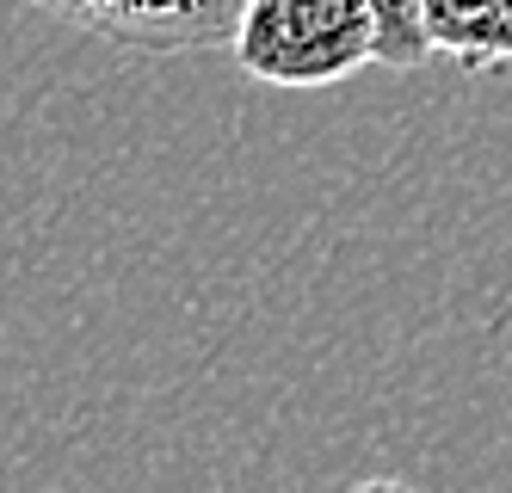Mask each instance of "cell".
Here are the masks:
<instances>
[{
  "mask_svg": "<svg viewBox=\"0 0 512 493\" xmlns=\"http://www.w3.org/2000/svg\"><path fill=\"white\" fill-rule=\"evenodd\" d=\"M229 56L260 87L327 93L383 56V25L371 0H247Z\"/></svg>",
  "mask_w": 512,
  "mask_h": 493,
  "instance_id": "cell-1",
  "label": "cell"
},
{
  "mask_svg": "<svg viewBox=\"0 0 512 493\" xmlns=\"http://www.w3.org/2000/svg\"><path fill=\"white\" fill-rule=\"evenodd\" d=\"M31 7L75 31H93L118 50L186 56L229 44L247 0H31Z\"/></svg>",
  "mask_w": 512,
  "mask_h": 493,
  "instance_id": "cell-2",
  "label": "cell"
},
{
  "mask_svg": "<svg viewBox=\"0 0 512 493\" xmlns=\"http://www.w3.org/2000/svg\"><path fill=\"white\" fill-rule=\"evenodd\" d=\"M432 56L457 68H500L512 62V0H420Z\"/></svg>",
  "mask_w": 512,
  "mask_h": 493,
  "instance_id": "cell-3",
  "label": "cell"
},
{
  "mask_svg": "<svg viewBox=\"0 0 512 493\" xmlns=\"http://www.w3.org/2000/svg\"><path fill=\"white\" fill-rule=\"evenodd\" d=\"M377 25H383V68H426L432 62V37H426V7L420 0H371Z\"/></svg>",
  "mask_w": 512,
  "mask_h": 493,
  "instance_id": "cell-4",
  "label": "cell"
},
{
  "mask_svg": "<svg viewBox=\"0 0 512 493\" xmlns=\"http://www.w3.org/2000/svg\"><path fill=\"white\" fill-rule=\"evenodd\" d=\"M352 493H414L408 481H389V475H377V481H358Z\"/></svg>",
  "mask_w": 512,
  "mask_h": 493,
  "instance_id": "cell-5",
  "label": "cell"
}]
</instances>
